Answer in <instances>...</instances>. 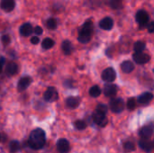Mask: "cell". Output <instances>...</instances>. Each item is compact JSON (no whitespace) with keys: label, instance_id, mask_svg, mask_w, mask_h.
<instances>
[{"label":"cell","instance_id":"obj_1","mask_svg":"<svg viewBox=\"0 0 154 153\" xmlns=\"http://www.w3.org/2000/svg\"><path fill=\"white\" fill-rule=\"evenodd\" d=\"M45 142H46V137H45V133L42 129L37 128L31 133L28 140V145L32 150L42 149L45 145Z\"/></svg>","mask_w":154,"mask_h":153},{"label":"cell","instance_id":"obj_2","mask_svg":"<svg viewBox=\"0 0 154 153\" xmlns=\"http://www.w3.org/2000/svg\"><path fill=\"white\" fill-rule=\"evenodd\" d=\"M93 33V23L91 21L86 22L82 28L79 32L78 40L81 43H88L91 40V36Z\"/></svg>","mask_w":154,"mask_h":153},{"label":"cell","instance_id":"obj_3","mask_svg":"<svg viewBox=\"0 0 154 153\" xmlns=\"http://www.w3.org/2000/svg\"><path fill=\"white\" fill-rule=\"evenodd\" d=\"M109 106L112 112L114 113H121L124 111L125 104V101L122 98H113L111 99V101L109 102Z\"/></svg>","mask_w":154,"mask_h":153},{"label":"cell","instance_id":"obj_4","mask_svg":"<svg viewBox=\"0 0 154 153\" xmlns=\"http://www.w3.org/2000/svg\"><path fill=\"white\" fill-rule=\"evenodd\" d=\"M136 22L139 23L141 27H145L149 23V14L144 10H140L137 12L135 16Z\"/></svg>","mask_w":154,"mask_h":153},{"label":"cell","instance_id":"obj_5","mask_svg":"<svg viewBox=\"0 0 154 153\" xmlns=\"http://www.w3.org/2000/svg\"><path fill=\"white\" fill-rule=\"evenodd\" d=\"M92 118H93V121L95 122V124H97V125H99L101 127H105L107 124V118L106 116V114H103V113L96 110L92 115Z\"/></svg>","mask_w":154,"mask_h":153},{"label":"cell","instance_id":"obj_6","mask_svg":"<svg viewBox=\"0 0 154 153\" xmlns=\"http://www.w3.org/2000/svg\"><path fill=\"white\" fill-rule=\"evenodd\" d=\"M43 98L45 101L47 102H54L59 98V95H58V91L56 90L55 87H50L47 88V90L45 91L44 95H43Z\"/></svg>","mask_w":154,"mask_h":153},{"label":"cell","instance_id":"obj_7","mask_svg":"<svg viewBox=\"0 0 154 153\" xmlns=\"http://www.w3.org/2000/svg\"><path fill=\"white\" fill-rule=\"evenodd\" d=\"M101 78L104 81H106V82H113L116 78V70L113 69V68H107L103 72H102V75H101Z\"/></svg>","mask_w":154,"mask_h":153},{"label":"cell","instance_id":"obj_8","mask_svg":"<svg viewBox=\"0 0 154 153\" xmlns=\"http://www.w3.org/2000/svg\"><path fill=\"white\" fill-rule=\"evenodd\" d=\"M32 83V78L29 77V76H24L23 78H20V80L18 81V84H17V89L18 91L22 92V91H24L28 88V87L31 85Z\"/></svg>","mask_w":154,"mask_h":153},{"label":"cell","instance_id":"obj_9","mask_svg":"<svg viewBox=\"0 0 154 153\" xmlns=\"http://www.w3.org/2000/svg\"><path fill=\"white\" fill-rule=\"evenodd\" d=\"M134 61L137 64H145L150 61V56L147 53L143 52H135L133 56Z\"/></svg>","mask_w":154,"mask_h":153},{"label":"cell","instance_id":"obj_10","mask_svg":"<svg viewBox=\"0 0 154 153\" xmlns=\"http://www.w3.org/2000/svg\"><path fill=\"white\" fill-rule=\"evenodd\" d=\"M69 142L66 139H60L57 142V150L60 153H68L69 151Z\"/></svg>","mask_w":154,"mask_h":153},{"label":"cell","instance_id":"obj_11","mask_svg":"<svg viewBox=\"0 0 154 153\" xmlns=\"http://www.w3.org/2000/svg\"><path fill=\"white\" fill-rule=\"evenodd\" d=\"M139 146L140 148L144 151L145 152H151L153 150V143L149 139H142L139 141Z\"/></svg>","mask_w":154,"mask_h":153},{"label":"cell","instance_id":"obj_12","mask_svg":"<svg viewBox=\"0 0 154 153\" xmlns=\"http://www.w3.org/2000/svg\"><path fill=\"white\" fill-rule=\"evenodd\" d=\"M152 133H153V126H151V125L143 126L139 132V135L143 139H150Z\"/></svg>","mask_w":154,"mask_h":153},{"label":"cell","instance_id":"obj_13","mask_svg":"<svg viewBox=\"0 0 154 153\" xmlns=\"http://www.w3.org/2000/svg\"><path fill=\"white\" fill-rule=\"evenodd\" d=\"M117 93V87L114 84H106L104 87V94L107 97H113Z\"/></svg>","mask_w":154,"mask_h":153},{"label":"cell","instance_id":"obj_14","mask_svg":"<svg viewBox=\"0 0 154 153\" xmlns=\"http://www.w3.org/2000/svg\"><path fill=\"white\" fill-rule=\"evenodd\" d=\"M14 0H1L0 2V7L5 12H11L12 10H14Z\"/></svg>","mask_w":154,"mask_h":153},{"label":"cell","instance_id":"obj_15","mask_svg":"<svg viewBox=\"0 0 154 153\" xmlns=\"http://www.w3.org/2000/svg\"><path fill=\"white\" fill-rule=\"evenodd\" d=\"M99 26L101 29L106 30V31H109L113 28L114 26V21L112 18L110 17H105L104 19H102L99 23Z\"/></svg>","mask_w":154,"mask_h":153},{"label":"cell","instance_id":"obj_16","mask_svg":"<svg viewBox=\"0 0 154 153\" xmlns=\"http://www.w3.org/2000/svg\"><path fill=\"white\" fill-rule=\"evenodd\" d=\"M19 32H20V34L22 36L27 37V36H30L32 34V32H33V28H32L31 23H25L23 25H21V27L19 29Z\"/></svg>","mask_w":154,"mask_h":153},{"label":"cell","instance_id":"obj_17","mask_svg":"<svg viewBox=\"0 0 154 153\" xmlns=\"http://www.w3.org/2000/svg\"><path fill=\"white\" fill-rule=\"evenodd\" d=\"M18 72V66L16 63L11 61L9 63L6 64V67H5V73L7 76L9 77H12V76H14L16 75Z\"/></svg>","mask_w":154,"mask_h":153},{"label":"cell","instance_id":"obj_18","mask_svg":"<svg viewBox=\"0 0 154 153\" xmlns=\"http://www.w3.org/2000/svg\"><path fill=\"white\" fill-rule=\"evenodd\" d=\"M153 99V95L152 93L146 92L142 94L139 97H138V103L141 105H147L149 104L152 100Z\"/></svg>","mask_w":154,"mask_h":153},{"label":"cell","instance_id":"obj_19","mask_svg":"<svg viewBox=\"0 0 154 153\" xmlns=\"http://www.w3.org/2000/svg\"><path fill=\"white\" fill-rule=\"evenodd\" d=\"M79 104H80V98L78 97V96H69L66 100L67 106L71 108V109H74V108L78 107Z\"/></svg>","mask_w":154,"mask_h":153},{"label":"cell","instance_id":"obj_20","mask_svg":"<svg viewBox=\"0 0 154 153\" xmlns=\"http://www.w3.org/2000/svg\"><path fill=\"white\" fill-rule=\"evenodd\" d=\"M61 49H62V51H63V53H64L65 55H69V54H71V53L73 52V50H74L73 44H72L69 41H68V40H66V41H64L62 42V44H61Z\"/></svg>","mask_w":154,"mask_h":153},{"label":"cell","instance_id":"obj_21","mask_svg":"<svg viewBox=\"0 0 154 153\" xmlns=\"http://www.w3.org/2000/svg\"><path fill=\"white\" fill-rule=\"evenodd\" d=\"M121 69L124 73H130L134 69V65L130 60H125L121 65Z\"/></svg>","mask_w":154,"mask_h":153},{"label":"cell","instance_id":"obj_22","mask_svg":"<svg viewBox=\"0 0 154 153\" xmlns=\"http://www.w3.org/2000/svg\"><path fill=\"white\" fill-rule=\"evenodd\" d=\"M53 45H54V41L51 38H46L42 42V47L44 50H49V49L52 48Z\"/></svg>","mask_w":154,"mask_h":153},{"label":"cell","instance_id":"obj_23","mask_svg":"<svg viewBox=\"0 0 154 153\" xmlns=\"http://www.w3.org/2000/svg\"><path fill=\"white\" fill-rule=\"evenodd\" d=\"M89 95L92 97H97L101 95V89L98 86H93L89 89Z\"/></svg>","mask_w":154,"mask_h":153},{"label":"cell","instance_id":"obj_24","mask_svg":"<svg viewBox=\"0 0 154 153\" xmlns=\"http://www.w3.org/2000/svg\"><path fill=\"white\" fill-rule=\"evenodd\" d=\"M145 43L143 41H136L134 45V50L135 52H143L145 50Z\"/></svg>","mask_w":154,"mask_h":153},{"label":"cell","instance_id":"obj_25","mask_svg":"<svg viewBox=\"0 0 154 153\" xmlns=\"http://www.w3.org/2000/svg\"><path fill=\"white\" fill-rule=\"evenodd\" d=\"M124 0H109V5L113 9H120L123 6Z\"/></svg>","mask_w":154,"mask_h":153},{"label":"cell","instance_id":"obj_26","mask_svg":"<svg viewBox=\"0 0 154 153\" xmlns=\"http://www.w3.org/2000/svg\"><path fill=\"white\" fill-rule=\"evenodd\" d=\"M46 26L50 30H55L57 28V26H58V23H57L56 19L50 18V19H48V21L46 23Z\"/></svg>","mask_w":154,"mask_h":153},{"label":"cell","instance_id":"obj_27","mask_svg":"<svg viewBox=\"0 0 154 153\" xmlns=\"http://www.w3.org/2000/svg\"><path fill=\"white\" fill-rule=\"evenodd\" d=\"M9 149L11 152H16L20 150V143L17 141H12L9 144Z\"/></svg>","mask_w":154,"mask_h":153},{"label":"cell","instance_id":"obj_28","mask_svg":"<svg viewBox=\"0 0 154 153\" xmlns=\"http://www.w3.org/2000/svg\"><path fill=\"white\" fill-rule=\"evenodd\" d=\"M124 149H125V151L130 152V151H133L135 150V146L132 142H126L124 144Z\"/></svg>","mask_w":154,"mask_h":153},{"label":"cell","instance_id":"obj_29","mask_svg":"<svg viewBox=\"0 0 154 153\" xmlns=\"http://www.w3.org/2000/svg\"><path fill=\"white\" fill-rule=\"evenodd\" d=\"M74 124H75V127H76L78 130H84V129H86V127H87V124H86L84 121H82V120H78V121H76Z\"/></svg>","mask_w":154,"mask_h":153},{"label":"cell","instance_id":"obj_30","mask_svg":"<svg viewBox=\"0 0 154 153\" xmlns=\"http://www.w3.org/2000/svg\"><path fill=\"white\" fill-rule=\"evenodd\" d=\"M136 107V101L134 98H129L127 101V108L129 110H134Z\"/></svg>","mask_w":154,"mask_h":153},{"label":"cell","instance_id":"obj_31","mask_svg":"<svg viewBox=\"0 0 154 153\" xmlns=\"http://www.w3.org/2000/svg\"><path fill=\"white\" fill-rule=\"evenodd\" d=\"M96 110L98 111V112H101V113H103V114H106L107 111H108V108H107V106H106V105L99 104V105L97 106V109H96Z\"/></svg>","mask_w":154,"mask_h":153},{"label":"cell","instance_id":"obj_32","mask_svg":"<svg viewBox=\"0 0 154 153\" xmlns=\"http://www.w3.org/2000/svg\"><path fill=\"white\" fill-rule=\"evenodd\" d=\"M10 41H11V39H10V37L8 35H3L1 37V42H2V44L4 46L8 45L10 43Z\"/></svg>","mask_w":154,"mask_h":153},{"label":"cell","instance_id":"obj_33","mask_svg":"<svg viewBox=\"0 0 154 153\" xmlns=\"http://www.w3.org/2000/svg\"><path fill=\"white\" fill-rule=\"evenodd\" d=\"M33 32L36 35H41L42 32H43V30L40 27V26H36L34 29H33Z\"/></svg>","mask_w":154,"mask_h":153},{"label":"cell","instance_id":"obj_34","mask_svg":"<svg viewBox=\"0 0 154 153\" xmlns=\"http://www.w3.org/2000/svg\"><path fill=\"white\" fill-rule=\"evenodd\" d=\"M147 29L149 31V32H154V21L153 22H151L148 23L147 25Z\"/></svg>","mask_w":154,"mask_h":153},{"label":"cell","instance_id":"obj_35","mask_svg":"<svg viewBox=\"0 0 154 153\" xmlns=\"http://www.w3.org/2000/svg\"><path fill=\"white\" fill-rule=\"evenodd\" d=\"M39 37H37V36H33V37H32V39H31V42L32 43V44H37L38 42H39Z\"/></svg>","mask_w":154,"mask_h":153},{"label":"cell","instance_id":"obj_36","mask_svg":"<svg viewBox=\"0 0 154 153\" xmlns=\"http://www.w3.org/2000/svg\"><path fill=\"white\" fill-rule=\"evenodd\" d=\"M4 63H5V60H4V58H1V60H0V73L2 72Z\"/></svg>","mask_w":154,"mask_h":153}]
</instances>
